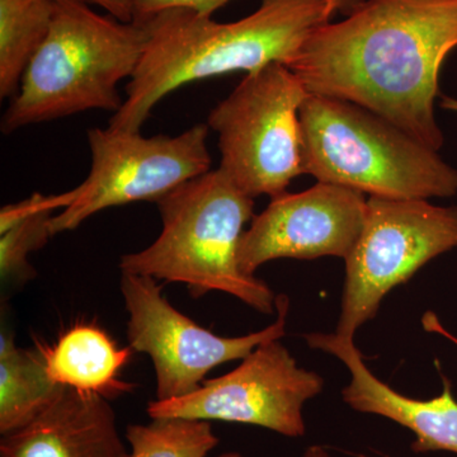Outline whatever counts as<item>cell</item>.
Here are the masks:
<instances>
[{"label":"cell","mask_w":457,"mask_h":457,"mask_svg":"<svg viewBox=\"0 0 457 457\" xmlns=\"http://www.w3.org/2000/svg\"><path fill=\"white\" fill-rule=\"evenodd\" d=\"M366 210V195L332 183L272 197L243 234L240 269L254 276L264 263L279 258L345 260L362 231Z\"/></svg>","instance_id":"obj_11"},{"label":"cell","mask_w":457,"mask_h":457,"mask_svg":"<svg viewBox=\"0 0 457 457\" xmlns=\"http://www.w3.org/2000/svg\"><path fill=\"white\" fill-rule=\"evenodd\" d=\"M309 92L284 64L246 74L209 114L218 134L221 163L231 182L249 197L284 194L303 174L300 108Z\"/></svg>","instance_id":"obj_6"},{"label":"cell","mask_w":457,"mask_h":457,"mask_svg":"<svg viewBox=\"0 0 457 457\" xmlns=\"http://www.w3.org/2000/svg\"><path fill=\"white\" fill-rule=\"evenodd\" d=\"M209 126L198 123L179 137H145L140 131L92 129V168L75 188L73 203L50 221L51 236L79 228L96 213L140 201L158 203L188 180L207 173Z\"/></svg>","instance_id":"obj_8"},{"label":"cell","mask_w":457,"mask_h":457,"mask_svg":"<svg viewBox=\"0 0 457 457\" xmlns=\"http://www.w3.org/2000/svg\"><path fill=\"white\" fill-rule=\"evenodd\" d=\"M329 2L335 5L337 13H342L345 17L356 11L366 0H329Z\"/></svg>","instance_id":"obj_22"},{"label":"cell","mask_w":457,"mask_h":457,"mask_svg":"<svg viewBox=\"0 0 457 457\" xmlns=\"http://www.w3.org/2000/svg\"><path fill=\"white\" fill-rule=\"evenodd\" d=\"M161 236L153 245L123 254L122 273L187 286L192 296L220 291L264 315L276 312L266 282L240 269L239 246L246 222L254 218V198L221 170L188 180L156 203Z\"/></svg>","instance_id":"obj_3"},{"label":"cell","mask_w":457,"mask_h":457,"mask_svg":"<svg viewBox=\"0 0 457 457\" xmlns=\"http://www.w3.org/2000/svg\"><path fill=\"white\" fill-rule=\"evenodd\" d=\"M456 47L457 0H366L315 29L286 66L309 95L366 108L438 152V75Z\"/></svg>","instance_id":"obj_1"},{"label":"cell","mask_w":457,"mask_h":457,"mask_svg":"<svg viewBox=\"0 0 457 457\" xmlns=\"http://www.w3.org/2000/svg\"><path fill=\"white\" fill-rule=\"evenodd\" d=\"M147 41L145 25L101 16L86 0H54L46 38L2 120L4 134L86 111L117 112V86L131 79Z\"/></svg>","instance_id":"obj_4"},{"label":"cell","mask_w":457,"mask_h":457,"mask_svg":"<svg viewBox=\"0 0 457 457\" xmlns=\"http://www.w3.org/2000/svg\"><path fill=\"white\" fill-rule=\"evenodd\" d=\"M120 288L129 312V345L152 359L155 400L161 402L196 392L213 369L243 360L258 345L285 336L290 308L286 295L276 299L275 323L249 335L222 337L177 311L155 278L122 273Z\"/></svg>","instance_id":"obj_9"},{"label":"cell","mask_w":457,"mask_h":457,"mask_svg":"<svg viewBox=\"0 0 457 457\" xmlns=\"http://www.w3.org/2000/svg\"><path fill=\"white\" fill-rule=\"evenodd\" d=\"M303 338L312 350L332 354L350 371V383L342 390L343 402L348 407L386 418L413 432V453L449 451L457 455V400L447 378H444L440 395L429 400L408 398L370 371L354 339L336 333H311Z\"/></svg>","instance_id":"obj_12"},{"label":"cell","mask_w":457,"mask_h":457,"mask_svg":"<svg viewBox=\"0 0 457 457\" xmlns=\"http://www.w3.org/2000/svg\"><path fill=\"white\" fill-rule=\"evenodd\" d=\"M66 387L47 374L40 347H18L13 333L0 335V435L29 425L53 404Z\"/></svg>","instance_id":"obj_15"},{"label":"cell","mask_w":457,"mask_h":457,"mask_svg":"<svg viewBox=\"0 0 457 457\" xmlns=\"http://www.w3.org/2000/svg\"><path fill=\"white\" fill-rule=\"evenodd\" d=\"M218 457H243V455L242 453H236V451H230V453H221V455Z\"/></svg>","instance_id":"obj_24"},{"label":"cell","mask_w":457,"mask_h":457,"mask_svg":"<svg viewBox=\"0 0 457 457\" xmlns=\"http://www.w3.org/2000/svg\"><path fill=\"white\" fill-rule=\"evenodd\" d=\"M0 457H130L110 400L66 389L40 416L0 440Z\"/></svg>","instance_id":"obj_13"},{"label":"cell","mask_w":457,"mask_h":457,"mask_svg":"<svg viewBox=\"0 0 457 457\" xmlns=\"http://www.w3.org/2000/svg\"><path fill=\"white\" fill-rule=\"evenodd\" d=\"M130 457H207L218 436L207 420L156 418L147 425H130L125 432Z\"/></svg>","instance_id":"obj_18"},{"label":"cell","mask_w":457,"mask_h":457,"mask_svg":"<svg viewBox=\"0 0 457 457\" xmlns=\"http://www.w3.org/2000/svg\"><path fill=\"white\" fill-rule=\"evenodd\" d=\"M53 13L54 0H0V97L16 96Z\"/></svg>","instance_id":"obj_17"},{"label":"cell","mask_w":457,"mask_h":457,"mask_svg":"<svg viewBox=\"0 0 457 457\" xmlns=\"http://www.w3.org/2000/svg\"><path fill=\"white\" fill-rule=\"evenodd\" d=\"M75 189L54 196L35 194L0 212V278L3 285L25 284L35 278L29 255L46 245L54 212L73 203Z\"/></svg>","instance_id":"obj_16"},{"label":"cell","mask_w":457,"mask_h":457,"mask_svg":"<svg viewBox=\"0 0 457 457\" xmlns=\"http://www.w3.org/2000/svg\"><path fill=\"white\" fill-rule=\"evenodd\" d=\"M422 326L426 332L435 333V335L445 337V338L449 339L450 342H453V345H457V337L453 336V333H450L449 330L446 329V328L442 326L440 319H438L435 312H427L426 314L423 315Z\"/></svg>","instance_id":"obj_21"},{"label":"cell","mask_w":457,"mask_h":457,"mask_svg":"<svg viewBox=\"0 0 457 457\" xmlns=\"http://www.w3.org/2000/svg\"><path fill=\"white\" fill-rule=\"evenodd\" d=\"M47 374L56 384L108 400L131 393L137 384L120 378L132 348L117 347L104 330L77 324L59 337L53 347H41Z\"/></svg>","instance_id":"obj_14"},{"label":"cell","mask_w":457,"mask_h":457,"mask_svg":"<svg viewBox=\"0 0 457 457\" xmlns=\"http://www.w3.org/2000/svg\"><path fill=\"white\" fill-rule=\"evenodd\" d=\"M303 174L370 197L457 194V170L436 150L366 108L309 95L300 108Z\"/></svg>","instance_id":"obj_5"},{"label":"cell","mask_w":457,"mask_h":457,"mask_svg":"<svg viewBox=\"0 0 457 457\" xmlns=\"http://www.w3.org/2000/svg\"><path fill=\"white\" fill-rule=\"evenodd\" d=\"M231 0H134V20L144 22L171 9H189L201 16L212 17Z\"/></svg>","instance_id":"obj_19"},{"label":"cell","mask_w":457,"mask_h":457,"mask_svg":"<svg viewBox=\"0 0 457 457\" xmlns=\"http://www.w3.org/2000/svg\"><path fill=\"white\" fill-rule=\"evenodd\" d=\"M86 2L106 9L111 16L122 22H132L134 20V0H86Z\"/></svg>","instance_id":"obj_20"},{"label":"cell","mask_w":457,"mask_h":457,"mask_svg":"<svg viewBox=\"0 0 457 457\" xmlns=\"http://www.w3.org/2000/svg\"><path fill=\"white\" fill-rule=\"evenodd\" d=\"M457 248V206L368 198L365 224L345 258L336 335L354 339L386 295L438 255Z\"/></svg>","instance_id":"obj_7"},{"label":"cell","mask_w":457,"mask_h":457,"mask_svg":"<svg viewBox=\"0 0 457 457\" xmlns=\"http://www.w3.org/2000/svg\"><path fill=\"white\" fill-rule=\"evenodd\" d=\"M302 457H333L330 455L329 453L324 447L317 446V445H314V446L308 447V449L305 450V453H303Z\"/></svg>","instance_id":"obj_23"},{"label":"cell","mask_w":457,"mask_h":457,"mask_svg":"<svg viewBox=\"0 0 457 457\" xmlns=\"http://www.w3.org/2000/svg\"><path fill=\"white\" fill-rule=\"evenodd\" d=\"M337 13L329 0H262L237 22L219 23L189 9L144 21L147 41L126 87L128 98L108 128L140 131L153 108L186 84L218 75L287 65L319 27Z\"/></svg>","instance_id":"obj_2"},{"label":"cell","mask_w":457,"mask_h":457,"mask_svg":"<svg viewBox=\"0 0 457 457\" xmlns=\"http://www.w3.org/2000/svg\"><path fill=\"white\" fill-rule=\"evenodd\" d=\"M240 361L233 371L204 380L189 395L152 400L147 416L242 423L285 437H303V405L323 392V378L300 368L281 339L258 345Z\"/></svg>","instance_id":"obj_10"}]
</instances>
